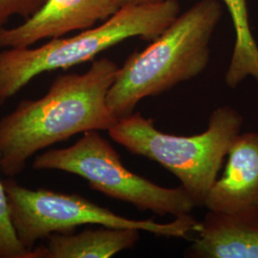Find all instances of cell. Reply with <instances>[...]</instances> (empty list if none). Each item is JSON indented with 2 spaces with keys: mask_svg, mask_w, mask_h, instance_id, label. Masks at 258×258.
I'll list each match as a JSON object with an SVG mask.
<instances>
[{
  "mask_svg": "<svg viewBox=\"0 0 258 258\" xmlns=\"http://www.w3.org/2000/svg\"><path fill=\"white\" fill-rule=\"evenodd\" d=\"M221 17L218 0H199L149 46L129 55L107 94V104L116 118L132 114L145 98L201 74L210 62V43Z\"/></svg>",
  "mask_w": 258,
  "mask_h": 258,
  "instance_id": "7a4b0ae2",
  "label": "cell"
},
{
  "mask_svg": "<svg viewBox=\"0 0 258 258\" xmlns=\"http://www.w3.org/2000/svg\"><path fill=\"white\" fill-rule=\"evenodd\" d=\"M196 232L190 257L258 258V206L233 213L209 211Z\"/></svg>",
  "mask_w": 258,
  "mask_h": 258,
  "instance_id": "9c48e42d",
  "label": "cell"
},
{
  "mask_svg": "<svg viewBox=\"0 0 258 258\" xmlns=\"http://www.w3.org/2000/svg\"><path fill=\"white\" fill-rule=\"evenodd\" d=\"M8 198L13 227L21 245L33 251L37 242L56 233H70L83 225L137 229L161 236L186 238L197 231L199 222L189 214L176 217L166 224L153 220H133L77 194L48 189H29L16 181H3Z\"/></svg>",
  "mask_w": 258,
  "mask_h": 258,
  "instance_id": "5b68a950",
  "label": "cell"
},
{
  "mask_svg": "<svg viewBox=\"0 0 258 258\" xmlns=\"http://www.w3.org/2000/svg\"><path fill=\"white\" fill-rule=\"evenodd\" d=\"M164 0H115L117 7L120 9L124 6H134V5H145V4H155L163 2Z\"/></svg>",
  "mask_w": 258,
  "mask_h": 258,
  "instance_id": "5bb4252c",
  "label": "cell"
},
{
  "mask_svg": "<svg viewBox=\"0 0 258 258\" xmlns=\"http://www.w3.org/2000/svg\"><path fill=\"white\" fill-rule=\"evenodd\" d=\"M242 125L238 111L221 106L212 112L208 129L190 137L166 134L139 112L118 119L108 133L132 154L147 157L172 172L196 207H202Z\"/></svg>",
  "mask_w": 258,
  "mask_h": 258,
  "instance_id": "277c9868",
  "label": "cell"
},
{
  "mask_svg": "<svg viewBox=\"0 0 258 258\" xmlns=\"http://www.w3.org/2000/svg\"><path fill=\"white\" fill-rule=\"evenodd\" d=\"M118 10L115 0H45L24 23L0 28V48H26L44 38L83 31L105 21Z\"/></svg>",
  "mask_w": 258,
  "mask_h": 258,
  "instance_id": "52a82bcc",
  "label": "cell"
},
{
  "mask_svg": "<svg viewBox=\"0 0 258 258\" xmlns=\"http://www.w3.org/2000/svg\"><path fill=\"white\" fill-rule=\"evenodd\" d=\"M204 206L225 213L258 206V132L240 133L233 140L224 174L212 185Z\"/></svg>",
  "mask_w": 258,
  "mask_h": 258,
  "instance_id": "ba28073f",
  "label": "cell"
},
{
  "mask_svg": "<svg viewBox=\"0 0 258 258\" xmlns=\"http://www.w3.org/2000/svg\"><path fill=\"white\" fill-rule=\"evenodd\" d=\"M44 2L45 0H0V28L15 16L28 19Z\"/></svg>",
  "mask_w": 258,
  "mask_h": 258,
  "instance_id": "4fadbf2b",
  "label": "cell"
},
{
  "mask_svg": "<svg viewBox=\"0 0 258 258\" xmlns=\"http://www.w3.org/2000/svg\"><path fill=\"white\" fill-rule=\"evenodd\" d=\"M0 257L34 258V252L25 249L13 227L7 194L0 180Z\"/></svg>",
  "mask_w": 258,
  "mask_h": 258,
  "instance_id": "7c38bea8",
  "label": "cell"
},
{
  "mask_svg": "<svg viewBox=\"0 0 258 258\" xmlns=\"http://www.w3.org/2000/svg\"><path fill=\"white\" fill-rule=\"evenodd\" d=\"M119 66L102 57L83 74L59 76L45 96L20 102L0 119V169L18 175L37 152L79 133L109 130L117 121L107 94Z\"/></svg>",
  "mask_w": 258,
  "mask_h": 258,
  "instance_id": "6da1fadb",
  "label": "cell"
},
{
  "mask_svg": "<svg viewBox=\"0 0 258 258\" xmlns=\"http://www.w3.org/2000/svg\"><path fill=\"white\" fill-rule=\"evenodd\" d=\"M178 0L124 6L97 27L68 38L55 37L37 48H10L0 53V105L35 77L91 60L121 41L156 39L180 15Z\"/></svg>",
  "mask_w": 258,
  "mask_h": 258,
  "instance_id": "3957f363",
  "label": "cell"
},
{
  "mask_svg": "<svg viewBox=\"0 0 258 258\" xmlns=\"http://www.w3.org/2000/svg\"><path fill=\"white\" fill-rule=\"evenodd\" d=\"M230 13L235 32V43L226 83L235 88L248 77L258 83V45L249 27L247 0H223Z\"/></svg>",
  "mask_w": 258,
  "mask_h": 258,
  "instance_id": "8fae6325",
  "label": "cell"
},
{
  "mask_svg": "<svg viewBox=\"0 0 258 258\" xmlns=\"http://www.w3.org/2000/svg\"><path fill=\"white\" fill-rule=\"evenodd\" d=\"M33 166L81 176L95 190L162 216L189 214L196 207L182 185L164 187L130 171L98 130L83 133L69 148L47 150L35 158Z\"/></svg>",
  "mask_w": 258,
  "mask_h": 258,
  "instance_id": "8992f818",
  "label": "cell"
},
{
  "mask_svg": "<svg viewBox=\"0 0 258 258\" xmlns=\"http://www.w3.org/2000/svg\"><path fill=\"white\" fill-rule=\"evenodd\" d=\"M140 231L102 226L78 233H56L48 238L45 247L33 249L34 258H109L133 248Z\"/></svg>",
  "mask_w": 258,
  "mask_h": 258,
  "instance_id": "30bf717a",
  "label": "cell"
}]
</instances>
